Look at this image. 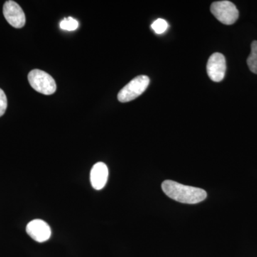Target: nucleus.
I'll list each match as a JSON object with an SVG mask.
<instances>
[{
	"label": "nucleus",
	"mask_w": 257,
	"mask_h": 257,
	"mask_svg": "<svg viewBox=\"0 0 257 257\" xmlns=\"http://www.w3.org/2000/svg\"><path fill=\"white\" fill-rule=\"evenodd\" d=\"M162 188L166 195L171 199L184 204H197L207 197V192L204 189L184 185L175 181H164Z\"/></svg>",
	"instance_id": "1"
},
{
	"label": "nucleus",
	"mask_w": 257,
	"mask_h": 257,
	"mask_svg": "<svg viewBox=\"0 0 257 257\" xmlns=\"http://www.w3.org/2000/svg\"><path fill=\"white\" fill-rule=\"evenodd\" d=\"M30 85L37 92L45 95L54 94L57 89V84L52 76L40 69H33L28 74Z\"/></svg>",
	"instance_id": "2"
},
{
	"label": "nucleus",
	"mask_w": 257,
	"mask_h": 257,
	"mask_svg": "<svg viewBox=\"0 0 257 257\" xmlns=\"http://www.w3.org/2000/svg\"><path fill=\"white\" fill-rule=\"evenodd\" d=\"M211 13L220 23L231 25L239 18V11L234 3L230 1L214 2L211 5Z\"/></svg>",
	"instance_id": "3"
},
{
	"label": "nucleus",
	"mask_w": 257,
	"mask_h": 257,
	"mask_svg": "<svg viewBox=\"0 0 257 257\" xmlns=\"http://www.w3.org/2000/svg\"><path fill=\"white\" fill-rule=\"evenodd\" d=\"M150 78L146 75H140L134 78L119 91L118 100L120 102H128L136 99L148 87Z\"/></svg>",
	"instance_id": "4"
},
{
	"label": "nucleus",
	"mask_w": 257,
	"mask_h": 257,
	"mask_svg": "<svg viewBox=\"0 0 257 257\" xmlns=\"http://www.w3.org/2000/svg\"><path fill=\"white\" fill-rule=\"evenodd\" d=\"M226 69V59L222 54L216 52L210 56L208 60L207 71L211 80L221 82L224 78Z\"/></svg>",
	"instance_id": "5"
},
{
	"label": "nucleus",
	"mask_w": 257,
	"mask_h": 257,
	"mask_svg": "<svg viewBox=\"0 0 257 257\" xmlns=\"http://www.w3.org/2000/svg\"><path fill=\"white\" fill-rule=\"evenodd\" d=\"M3 14L7 21L15 28L25 26L26 18L21 7L14 1H7L3 6Z\"/></svg>",
	"instance_id": "6"
},
{
	"label": "nucleus",
	"mask_w": 257,
	"mask_h": 257,
	"mask_svg": "<svg viewBox=\"0 0 257 257\" xmlns=\"http://www.w3.org/2000/svg\"><path fill=\"white\" fill-rule=\"evenodd\" d=\"M26 231L32 239L39 243L47 241L52 234L50 226L42 219H34L28 223Z\"/></svg>",
	"instance_id": "7"
},
{
	"label": "nucleus",
	"mask_w": 257,
	"mask_h": 257,
	"mask_svg": "<svg viewBox=\"0 0 257 257\" xmlns=\"http://www.w3.org/2000/svg\"><path fill=\"white\" fill-rule=\"evenodd\" d=\"M109 170L107 166L103 162H97L93 166L90 172V182L93 188L101 190L107 182Z\"/></svg>",
	"instance_id": "8"
},
{
	"label": "nucleus",
	"mask_w": 257,
	"mask_h": 257,
	"mask_svg": "<svg viewBox=\"0 0 257 257\" xmlns=\"http://www.w3.org/2000/svg\"><path fill=\"white\" fill-rule=\"evenodd\" d=\"M248 68L253 73L257 74V41H253L251 45V53L246 60Z\"/></svg>",
	"instance_id": "9"
},
{
	"label": "nucleus",
	"mask_w": 257,
	"mask_h": 257,
	"mask_svg": "<svg viewBox=\"0 0 257 257\" xmlns=\"http://www.w3.org/2000/svg\"><path fill=\"white\" fill-rule=\"evenodd\" d=\"M79 27V23L77 20L74 18L69 17L67 18H64L60 23V28L64 30L67 31H74L77 30Z\"/></svg>",
	"instance_id": "10"
},
{
	"label": "nucleus",
	"mask_w": 257,
	"mask_h": 257,
	"mask_svg": "<svg viewBox=\"0 0 257 257\" xmlns=\"http://www.w3.org/2000/svg\"><path fill=\"white\" fill-rule=\"evenodd\" d=\"M152 28L157 34H162L168 28V23L165 20L158 19L152 23Z\"/></svg>",
	"instance_id": "11"
},
{
	"label": "nucleus",
	"mask_w": 257,
	"mask_h": 257,
	"mask_svg": "<svg viewBox=\"0 0 257 257\" xmlns=\"http://www.w3.org/2000/svg\"><path fill=\"white\" fill-rule=\"evenodd\" d=\"M8 107V99L3 89H0V116L4 115Z\"/></svg>",
	"instance_id": "12"
}]
</instances>
